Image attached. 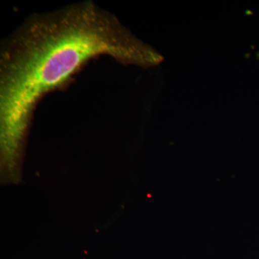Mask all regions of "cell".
Here are the masks:
<instances>
[{"label": "cell", "instance_id": "obj_1", "mask_svg": "<svg viewBox=\"0 0 259 259\" xmlns=\"http://www.w3.org/2000/svg\"><path fill=\"white\" fill-rule=\"evenodd\" d=\"M102 56L146 68L163 60L115 15L90 1L32 15L5 40L0 53V161L9 176L18 173L39 102Z\"/></svg>", "mask_w": 259, "mask_h": 259}]
</instances>
